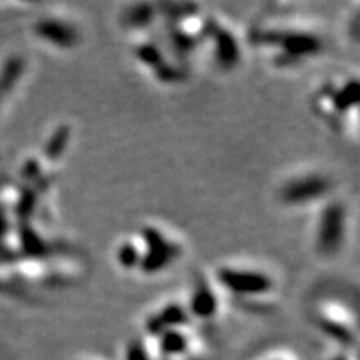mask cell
<instances>
[{"label":"cell","mask_w":360,"mask_h":360,"mask_svg":"<svg viewBox=\"0 0 360 360\" xmlns=\"http://www.w3.org/2000/svg\"><path fill=\"white\" fill-rule=\"evenodd\" d=\"M334 192V179L330 175L307 170L287 177L277 188V199L287 209H305L321 205L330 199Z\"/></svg>","instance_id":"cell-7"},{"label":"cell","mask_w":360,"mask_h":360,"mask_svg":"<svg viewBox=\"0 0 360 360\" xmlns=\"http://www.w3.org/2000/svg\"><path fill=\"white\" fill-rule=\"evenodd\" d=\"M125 360H152L150 350L142 339H132L125 347Z\"/></svg>","instance_id":"cell-17"},{"label":"cell","mask_w":360,"mask_h":360,"mask_svg":"<svg viewBox=\"0 0 360 360\" xmlns=\"http://www.w3.org/2000/svg\"><path fill=\"white\" fill-rule=\"evenodd\" d=\"M269 360H283L282 357H274V359H269Z\"/></svg>","instance_id":"cell-18"},{"label":"cell","mask_w":360,"mask_h":360,"mask_svg":"<svg viewBox=\"0 0 360 360\" xmlns=\"http://www.w3.org/2000/svg\"><path fill=\"white\" fill-rule=\"evenodd\" d=\"M142 249V260L139 274L155 277L174 267L186 254V244L175 236L174 231L160 224H142L135 231Z\"/></svg>","instance_id":"cell-5"},{"label":"cell","mask_w":360,"mask_h":360,"mask_svg":"<svg viewBox=\"0 0 360 360\" xmlns=\"http://www.w3.org/2000/svg\"><path fill=\"white\" fill-rule=\"evenodd\" d=\"M225 302L249 312H269L278 304V281L270 270L247 262H225L212 277Z\"/></svg>","instance_id":"cell-2"},{"label":"cell","mask_w":360,"mask_h":360,"mask_svg":"<svg viewBox=\"0 0 360 360\" xmlns=\"http://www.w3.org/2000/svg\"><path fill=\"white\" fill-rule=\"evenodd\" d=\"M349 236V209L340 199L321 204L312 231V247L317 257L335 259L344 250Z\"/></svg>","instance_id":"cell-6"},{"label":"cell","mask_w":360,"mask_h":360,"mask_svg":"<svg viewBox=\"0 0 360 360\" xmlns=\"http://www.w3.org/2000/svg\"><path fill=\"white\" fill-rule=\"evenodd\" d=\"M114 259L115 264L119 265V269L125 270V272H137L142 260V249L135 232L129 233V236L122 237L117 242Z\"/></svg>","instance_id":"cell-16"},{"label":"cell","mask_w":360,"mask_h":360,"mask_svg":"<svg viewBox=\"0 0 360 360\" xmlns=\"http://www.w3.org/2000/svg\"><path fill=\"white\" fill-rule=\"evenodd\" d=\"M345 300L323 297L314 304L312 319L323 334L340 344H355L357 339V314Z\"/></svg>","instance_id":"cell-9"},{"label":"cell","mask_w":360,"mask_h":360,"mask_svg":"<svg viewBox=\"0 0 360 360\" xmlns=\"http://www.w3.org/2000/svg\"><path fill=\"white\" fill-rule=\"evenodd\" d=\"M209 56L210 64L215 70L229 74V72L238 69L242 64V39L237 30L222 17L212 13L210 19L209 34L204 42V47Z\"/></svg>","instance_id":"cell-8"},{"label":"cell","mask_w":360,"mask_h":360,"mask_svg":"<svg viewBox=\"0 0 360 360\" xmlns=\"http://www.w3.org/2000/svg\"><path fill=\"white\" fill-rule=\"evenodd\" d=\"M186 326H192V319L188 315L187 305L182 300L172 299L159 305L154 312L147 315L143 330H146V335L154 339V337L160 335L162 332Z\"/></svg>","instance_id":"cell-12"},{"label":"cell","mask_w":360,"mask_h":360,"mask_svg":"<svg viewBox=\"0 0 360 360\" xmlns=\"http://www.w3.org/2000/svg\"><path fill=\"white\" fill-rule=\"evenodd\" d=\"M192 326L170 328V330L162 332L160 335L154 337L157 340V352L164 359H180L191 355L193 345Z\"/></svg>","instance_id":"cell-14"},{"label":"cell","mask_w":360,"mask_h":360,"mask_svg":"<svg viewBox=\"0 0 360 360\" xmlns=\"http://www.w3.org/2000/svg\"><path fill=\"white\" fill-rule=\"evenodd\" d=\"M225 299L220 294L214 281L207 277L205 274H199L195 281H193L192 290L186 300L188 315L192 321L210 322L217 317Z\"/></svg>","instance_id":"cell-11"},{"label":"cell","mask_w":360,"mask_h":360,"mask_svg":"<svg viewBox=\"0 0 360 360\" xmlns=\"http://www.w3.org/2000/svg\"><path fill=\"white\" fill-rule=\"evenodd\" d=\"M130 52L137 65L147 72L148 77L164 87H175L188 80L191 65L170 51L159 29L135 34Z\"/></svg>","instance_id":"cell-4"},{"label":"cell","mask_w":360,"mask_h":360,"mask_svg":"<svg viewBox=\"0 0 360 360\" xmlns=\"http://www.w3.org/2000/svg\"><path fill=\"white\" fill-rule=\"evenodd\" d=\"M72 137H74V132H72L70 124L56 125L52 132L49 134V137L45 139L40 157L56 169V165L64 159L67 150H69Z\"/></svg>","instance_id":"cell-15"},{"label":"cell","mask_w":360,"mask_h":360,"mask_svg":"<svg viewBox=\"0 0 360 360\" xmlns=\"http://www.w3.org/2000/svg\"><path fill=\"white\" fill-rule=\"evenodd\" d=\"M164 20L162 4L137 2L130 4L120 13V25L132 35L157 30Z\"/></svg>","instance_id":"cell-13"},{"label":"cell","mask_w":360,"mask_h":360,"mask_svg":"<svg viewBox=\"0 0 360 360\" xmlns=\"http://www.w3.org/2000/svg\"><path fill=\"white\" fill-rule=\"evenodd\" d=\"M32 35L45 47L57 52H72L80 47L84 35L80 25L67 13H42L32 24Z\"/></svg>","instance_id":"cell-10"},{"label":"cell","mask_w":360,"mask_h":360,"mask_svg":"<svg viewBox=\"0 0 360 360\" xmlns=\"http://www.w3.org/2000/svg\"><path fill=\"white\" fill-rule=\"evenodd\" d=\"M245 40L277 70L300 69L326 51V37L317 27L281 12L252 25Z\"/></svg>","instance_id":"cell-1"},{"label":"cell","mask_w":360,"mask_h":360,"mask_svg":"<svg viewBox=\"0 0 360 360\" xmlns=\"http://www.w3.org/2000/svg\"><path fill=\"white\" fill-rule=\"evenodd\" d=\"M360 82L355 74L332 77L319 84L310 97V109L332 132L357 135Z\"/></svg>","instance_id":"cell-3"}]
</instances>
